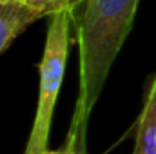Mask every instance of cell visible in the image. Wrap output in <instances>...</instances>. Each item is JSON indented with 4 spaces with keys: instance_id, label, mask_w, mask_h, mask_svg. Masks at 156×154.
I'll return each mask as SVG.
<instances>
[{
    "instance_id": "obj_3",
    "label": "cell",
    "mask_w": 156,
    "mask_h": 154,
    "mask_svg": "<svg viewBox=\"0 0 156 154\" xmlns=\"http://www.w3.org/2000/svg\"><path fill=\"white\" fill-rule=\"evenodd\" d=\"M38 18L42 15L24 2H0V54Z\"/></svg>"
},
{
    "instance_id": "obj_7",
    "label": "cell",
    "mask_w": 156,
    "mask_h": 154,
    "mask_svg": "<svg viewBox=\"0 0 156 154\" xmlns=\"http://www.w3.org/2000/svg\"><path fill=\"white\" fill-rule=\"evenodd\" d=\"M0 2H24V0H0Z\"/></svg>"
},
{
    "instance_id": "obj_4",
    "label": "cell",
    "mask_w": 156,
    "mask_h": 154,
    "mask_svg": "<svg viewBox=\"0 0 156 154\" xmlns=\"http://www.w3.org/2000/svg\"><path fill=\"white\" fill-rule=\"evenodd\" d=\"M133 154H156V75L149 83L144 109L138 118Z\"/></svg>"
},
{
    "instance_id": "obj_6",
    "label": "cell",
    "mask_w": 156,
    "mask_h": 154,
    "mask_svg": "<svg viewBox=\"0 0 156 154\" xmlns=\"http://www.w3.org/2000/svg\"><path fill=\"white\" fill-rule=\"evenodd\" d=\"M45 154H83V145H78L76 140L69 138L67 140V145L64 149H58V151H45Z\"/></svg>"
},
{
    "instance_id": "obj_5",
    "label": "cell",
    "mask_w": 156,
    "mask_h": 154,
    "mask_svg": "<svg viewBox=\"0 0 156 154\" xmlns=\"http://www.w3.org/2000/svg\"><path fill=\"white\" fill-rule=\"evenodd\" d=\"M83 0H24L26 5L38 11L42 16H53L58 13H75Z\"/></svg>"
},
{
    "instance_id": "obj_2",
    "label": "cell",
    "mask_w": 156,
    "mask_h": 154,
    "mask_svg": "<svg viewBox=\"0 0 156 154\" xmlns=\"http://www.w3.org/2000/svg\"><path fill=\"white\" fill-rule=\"evenodd\" d=\"M71 20L73 13H58L53 15L49 20L45 47L40 60L38 105L24 154H45V151L49 149V132H51L55 103L66 73Z\"/></svg>"
},
{
    "instance_id": "obj_1",
    "label": "cell",
    "mask_w": 156,
    "mask_h": 154,
    "mask_svg": "<svg viewBox=\"0 0 156 154\" xmlns=\"http://www.w3.org/2000/svg\"><path fill=\"white\" fill-rule=\"evenodd\" d=\"M138 4L140 0H83V9L76 22L80 91L69 132V138L76 140L80 145H83L87 118L133 27Z\"/></svg>"
}]
</instances>
